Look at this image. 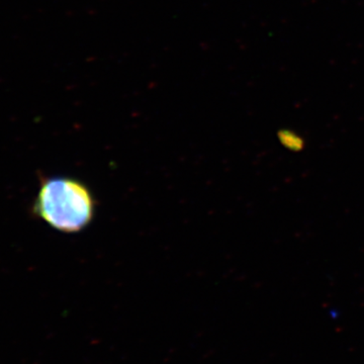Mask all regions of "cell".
I'll return each instance as SVG.
<instances>
[{
  "instance_id": "cell-1",
  "label": "cell",
  "mask_w": 364,
  "mask_h": 364,
  "mask_svg": "<svg viewBox=\"0 0 364 364\" xmlns=\"http://www.w3.org/2000/svg\"><path fill=\"white\" fill-rule=\"evenodd\" d=\"M33 212L53 229L65 234L80 233L97 214V200L80 179L45 177L41 181Z\"/></svg>"
},
{
  "instance_id": "cell-2",
  "label": "cell",
  "mask_w": 364,
  "mask_h": 364,
  "mask_svg": "<svg viewBox=\"0 0 364 364\" xmlns=\"http://www.w3.org/2000/svg\"><path fill=\"white\" fill-rule=\"evenodd\" d=\"M279 139L282 141V145L284 147L289 148V149L299 151L303 148V140L299 136L294 135L293 133H289V132H282Z\"/></svg>"
}]
</instances>
